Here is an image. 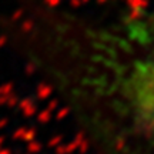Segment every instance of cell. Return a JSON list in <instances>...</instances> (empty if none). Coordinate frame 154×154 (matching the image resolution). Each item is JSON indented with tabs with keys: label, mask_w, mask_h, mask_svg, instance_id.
I'll list each match as a JSON object with an SVG mask.
<instances>
[{
	"label": "cell",
	"mask_w": 154,
	"mask_h": 154,
	"mask_svg": "<svg viewBox=\"0 0 154 154\" xmlns=\"http://www.w3.org/2000/svg\"><path fill=\"white\" fill-rule=\"evenodd\" d=\"M16 32L32 64L97 137L154 154V3L110 17L40 7Z\"/></svg>",
	"instance_id": "cell-1"
}]
</instances>
